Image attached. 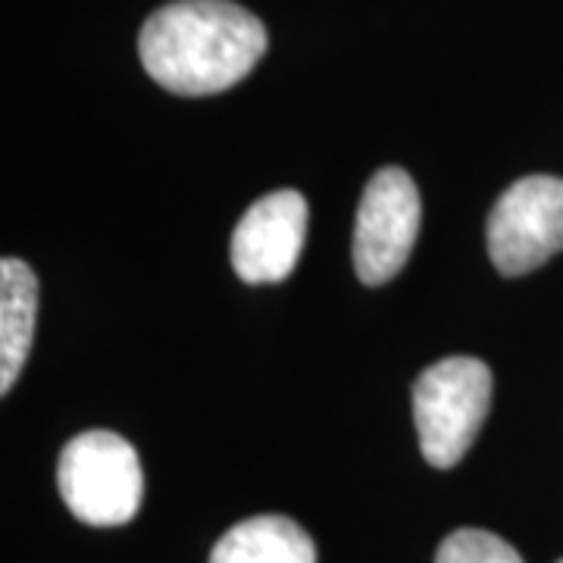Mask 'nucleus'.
<instances>
[{"label":"nucleus","instance_id":"6e6552de","mask_svg":"<svg viewBox=\"0 0 563 563\" xmlns=\"http://www.w3.org/2000/svg\"><path fill=\"white\" fill-rule=\"evenodd\" d=\"M210 563H317V544L279 514H261L232 526L213 544Z\"/></svg>","mask_w":563,"mask_h":563},{"label":"nucleus","instance_id":"423d86ee","mask_svg":"<svg viewBox=\"0 0 563 563\" xmlns=\"http://www.w3.org/2000/svg\"><path fill=\"white\" fill-rule=\"evenodd\" d=\"M307 201L291 188H279L257 203L232 232V269L247 285L288 279L307 239Z\"/></svg>","mask_w":563,"mask_h":563},{"label":"nucleus","instance_id":"20e7f679","mask_svg":"<svg viewBox=\"0 0 563 563\" xmlns=\"http://www.w3.org/2000/svg\"><path fill=\"white\" fill-rule=\"evenodd\" d=\"M488 254L501 276H526L563 251V179L526 176L488 213Z\"/></svg>","mask_w":563,"mask_h":563},{"label":"nucleus","instance_id":"1a4fd4ad","mask_svg":"<svg viewBox=\"0 0 563 563\" xmlns=\"http://www.w3.org/2000/svg\"><path fill=\"white\" fill-rule=\"evenodd\" d=\"M435 563H523V558L495 532L457 529L439 544Z\"/></svg>","mask_w":563,"mask_h":563},{"label":"nucleus","instance_id":"0eeeda50","mask_svg":"<svg viewBox=\"0 0 563 563\" xmlns=\"http://www.w3.org/2000/svg\"><path fill=\"white\" fill-rule=\"evenodd\" d=\"M38 313V279L29 263L0 261V395H10L20 379Z\"/></svg>","mask_w":563,"mask_h":563},{"label":"nucleus","instance_id":"f257e3e1","mask_svg":"<svg viewBox=\"0 0 563 563\" xmlns=\"http://www.w3.org/2000/svg\"><path fill=\"white\" fill-rule=\"evenodd\" d=\"M263 22L232 0H176L144 22L139 54L147 76L181 98L229 91L266 54Z\"/></svg>","mask_w":563,"mask_h":563},{"label":"nucleus","instance_id":"39448f33","mask_svg":"<svg viewBox=\"0 0 563 563\" xmlns=\"http://www.w3.org/2000/svg\"><path fill=\"white\" fill-rule=\"evenodd\" d=\"M422 203L417 181L401 166H385L363 188L354 222V273L363 285H385L404 269L417 235Z\"/></svg>","mask_w":563,"mask_h":563},{"label":"nucleus","instance_id":"f03ea898","mask_svg":"<svg viewBox=\"0 0 563 563\" xmlns=\"http://www.w3.org/2000/svg\"><path fill=\"white\" fill-rule=\"evenodd\" d=\"M492 407V369L476 357H444L413 383L422 461L451 470L473 448Z\"/></svg>","mask_w":563,"mask_h":563},{"label":"nucleus","instance_id":"7ed1b4c3","mask_svg":"<svg viewBox=\"0 0 563 563\" xmlns=\"http://www.w3.org/2000/svg\"><path fill=\"white\" fill-rule=\"evenodd\" d=\"M57 485L69 514L85 526H125L144 498L139 451L117 432H81L60 451Z\"/></svg>","mask_w":563,"mask_h":563},{"label":"nucleus","instance_id":"9d476101","mask_svg":"<svg viewBox=\"0 0 563 563\" xmlns=\"http://www.w3.org/2000/svg\"><path fill=\"white\" fill-rule=\"evenodd\" d=\"M558 563H563V561H558Z\"/></svg>","mask_w":563,"mask_h":563}]
</instances>
